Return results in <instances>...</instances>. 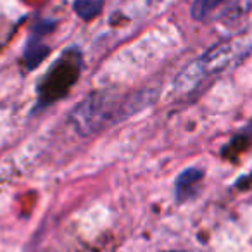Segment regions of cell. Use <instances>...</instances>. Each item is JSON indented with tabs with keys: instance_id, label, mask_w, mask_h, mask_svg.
<instances>
[{
	"instance_id": "cell-1",
	"label": "cell",
	"mask_w": 252,
	"mask_h": 252,
	"mask_svg": "<svg viewBox=\"0 0 252 252\" xmlns=\"http://www.w3.org/2000/svg\"><path fill=\"white\" fill-rule=\"evenodd\" d=\"M252 49V33L223 40L190 63L175 80V94L187 97L213 78L233 69Z\"/></svg>"
},
{
	"instance_id": "cell-2",
	"label": "cell",
	"mask_w": 252,
	"mask_h": 252,
	"mask_svg": "<svg viewBox=\"0 0 252 252\" xmlns=\"http://www.w3.org/2000/svg\"><path fill=\"white\" fill-rule=\"evenodd\" d=\"M140 97L142 94H133L126 98L111 92L92 94L74 107L71 112V123L80 135L90 137L107 128L109 125H114L116 121L142 111L145 104L138 102Z\"/></svg>"
},
{
	"instance_id": "cell-3",
	"label": "cell",
	"mask_w": 252,
	"mask_h": 252,
	"mask_svg": "<svg viewBox=\"0 0 252 252\" xmlns=\"http://www.w3.org/2000/svg\"><path fill=\"white\" fill-rule=\"evenodd\" d=\"M81 73V56L76 49H69L54 63L38 87V98L42 104H50L64 97L76 83Z\"/></svg>"
},
{
	"instance_id": "cell-4",
	"label": "cell",
	"mask_w": 252,
	"mask_h": 252,
	"mask_svg": "<svg viewBox=\"0 0 252 252\" xmlns=\"http://www.w3.org/2000/svg\"><path fill=\"white\" fill-rule=\"evenodd\" d=\"M204 180V171L199 168H187L176 176L175 197L178 202H187L199 193L200 183Z\"/></svg>"
},
{
	"instance_id": "cell-5",
	"label": "cell",
	"mask_w": 252,
	"mask_h": 252,
	"mask_svg": "<svg viewBox=\"0 0 252 252\" xmlns=\"http://www.w3.org/2000/svg\"><path fill=\"white\" fill-rule=\"evenodd\" d=\"M228 4V0H193L192 2V18L200 23H209L218 18L220 11Z\"/></svg>"
},
{
	"instance_id": "cell-6",
	"label": "cell",
	"mask_w": 252,
	"mask_h": 252,
	"mask_svg": "<svg viewBox=\"0 0 252 252\" xmlns=\"http://www.w3.org/2000/svg\"><path fill=\"white\" fill-rule=\"evenodd\" d=\"M49 52H50V49L45 43H42V35L36 32V35L32 36L25 47V63H26V66H28V69H35V67L49 56Z\"/></svg>"
},
{
	"instance_id": "cell-7",
	"label": "cell",
	"mask_w": 252,
	"mask_h": 252,
	"mask_svg": "<svg viewBox=\"0 0 252 252\" xmlns=\"http://www.w3.org/2000/svg\"><path fill=\"white\" fill-rule=\"evenodd\" d=\"M102 7H104V0H74L73 2L74 12L85 21L97 18L100 14Z\"/></svg>"
},
{
	"instance_id": "cell-8",
	"label": "cell",
	"mask_w": 252,
	"mask_h": 252,
	"mask_svg": "<svg viewBox=\"0 0 252 252\" xmlns=\"http://www.w3.org/2000/svg\"><path fill=\"white\" fill-rule=\"evenodd\" d=\"M244 138H251L252 140V123L244 130V137H238L237 140H244Z\"/></svg>"
},
{
	"instance_id": "cell-9",
	"label": "cell",
	"mask_w": 252,
	"mask_h": 252,
	"mask_svg": "<svg viewBox=\"0 0 252 252\" xmlns=\"http://www.w3.org/2000/svg\"><path fill=\"white\" fill-rule=\"evenodd\" d=\"M168 252H185V251H168Z\"/></svg>"
}]
</instances>
